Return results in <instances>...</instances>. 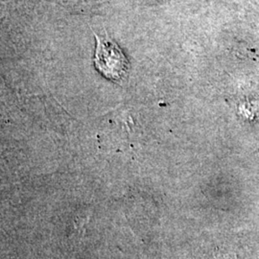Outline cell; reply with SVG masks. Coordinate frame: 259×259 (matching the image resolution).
Segmentation results:
<instances>
[{"label": "cell", "instance_id": "1", "mask_svg": "<svg viewBox=\"0 0 259 259\" xmlns=\"http://www.w3.org/2000/svg\"><path fill=\"white\" fill-rule=\"evenodd\" d=\"M93 34L97 41L93 59L95 68L105 78L113 82H119L129 70L130 64L127 57L119 46L110 38L107 32L106 37H100L95 33Z\"/></svg>", "mask_w": 259, "mask_h": 259}]
</instances>
